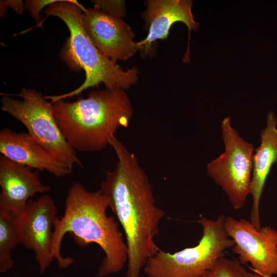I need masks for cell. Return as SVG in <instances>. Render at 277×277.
<instances>
[{
	"label": "cell",
	"mask_w": 277,
	"mask_h": 277,
	"mask_svg": "<svg viewBox=\"0 0 277 277\" xmlns=\"http://www.w3.org/2000/svg\"><path fill=\"white\" fill-rule=\"evenodd\" d=\"M117 161L100 190L109 199L126 236L127 277H140L147 260L160 249L154 239L165 213L155 205L152 188L135 155L114 135L109 141Z\"/></svg>",
	"instance_id": "obj_1"
},
{
	"label": "cell",
	"mask_w": 277,
	"mask_h": 277,
	"mask_svg": "<svg viewBox=\"0 0 277 277\" xmlns=\"http://www.w3.org/2000/svg\"><path fill=\"white\" fill-rule=\"evenodd\" d=\"M65 204L63 216L55 222L51 248L59 267L66 268L74 262L61 252L64 236L70 233L81 246L95 243L104 251L97 276L121 271L128 261L127 247L117 222L107 214L109 198L100 189L89 191L76 182L68 190Z\"/></svg>",
	"instance_id": "obj_2"
},
{
	"label": "cell",
	"mask_w": 277,
	"mask_h": 277,
	"mask_svg": "<svg viewBox=\"0 0 277 277\" xmlns=\"http://www.w3.org/2000/svg\"><path fill=\"white\" fill-rule=\"evenodd\" d=\"M53 114L66 141L75 151L96 152L109 145L133 114L130 100L120 88L91 91L86 98L52 103Z\"/></svg>",
	"instance_id": "obj_3"
},
{
	"label": "cell",
	"mask_w": 277,
	"mask_h": 277,
	"mask_svg": "<svg viewBox=\"0 0 277 277\" xmlns=\"http://www.w3.org/2000/svg\"><path fill=\"white\" fill-rule=\"evenodd\" d=\"M85 7L76 1L62 0L44 10L47 16L61 19L67 25L70 37L67 46V57L70 62L85 72L84 82L73 91L60 95L45 96L53 103L77 95L89 87L103 83L106 89L129 88L137 81L138 71L133 67L124 71L95 47L89 36L83 20Z\"/></svg>",
	"instance_id": "obj_4"
},
{
	"label": "cell",
	"mask_w": 277,
	"mask_h": 277,
	"mask_svg": "<svg viewBox=\"0 0 277 277\" xmlns=\"http://www.w3.org/2000/svg\"><path fill=\"white\" fill-rule=\"evenodd\" d=\"M225 216L197 221L202 235L197 245L169 253L161 250L149 258L143 268L148 277H203L234 243L225 228Z\"/></svg>",
	"instance_id": "obj_5"
},
{
	"label": "cell",
	"mask_w": 277,
	"mask_h": 277,
	"mask_svg": "<svg viewBox=\"0 0 277 277\" xmlns=\"http://www.w3.org/2000/svg\"><path fill=\"white\" fill-rule=\"evenodd\" d=\"M16 95L21 100L6 94L1 99V109L17 120L29 135L57 160L72 169L84 166L75 150L68 144L53 114L51 102L41 93L23 88Z\"/></svg>",
	"instance_id": "obj_6"
},
{
	"label": "cell",
	"mask_w": 277,
	"mask_h": 277,
	"mask_svg": "<svg viewBox=\"0 0 277 277\" xmlns=\"http://www.w3.org/2000/svg\"><path fill=\"white\" fill-rule=\"evenodd\" d=\"M225 150L207 165L206 174L226 193L233 208L245 205L250 194L254 149L232 126L230 117L221 124Z\"/></svg>",
	"instance_id": "obj_7"
},
{
	"label": "cell",
	"mask_w": 277,
	"mask_h": 277,
	"mask_svg": "<svg viewBox=\"0 0 277 277\" xmlns=\"http://www.w3.org/2000/svg\"><path fill=\"white\" fill-rule=\"evenodd\" d=\"M224 226L241 264H249L262 277L277 275V230L270 226L259 229L250 220L232 216L225 217Z\"/></svg>",
	"instance_id": "obj_8"
},
{
	"label": "cell",
	"mask_w": 277,
	"mask_h": 277,
	"mask_svg": "<svg viewBox=\"0 0 277 277\" xmlns=\"http://www.w3.org/2000/svg\"><path fill=\"white\" fill-rule=\"evenodd\" d=\"M57 213L52 196L44 194L35 200H30L17 217L20 244L33 251L41 273L54 260L51 248Z\"/></svg>",
	"instance_id": "obj_9"
},
{
	"label": "cell",
	"mask_w": 277,
	"mask_h": 277,
	"mask_svg": "<svg viewBox=\"0 0 277 277\" xmlns=\"http://www.w3.org/2000/svg\"><path fill=\"white\" fill-rule=\"evenodd\" d=\"M83 20L95 47L113 62L127 60L138 51L134 32L122 18L94 7L83 9Z\"/></svg>",
	"instance_id": "obj_10"
},
{
	"label": "cell",
	"mask_w": 277,
	"mask_h": 277,
	"mask_svg": "<svg viewBox=\"0 0 277 277\" xmlns=\"http://www.w3.org/2000/svg\"><path fill=\"white\" fill-rule=\"evenodd\" d=\"M143 16L148 27L147 37L137 43L138 50L146 54L150 51L152 44L157 39L167 38L172 25L177 22L184 23L188 29L189 38L184 62H189L190 32L196 31L199 23L193 19L191 12L192 2L190 0H148Z\"/></svg>",
	"instance_id": "obj_11"
},
{
	"label": "cell",
	"mask_w": 277,
	"mask_h": 277,
	"mask_svg": "<svg viewBox=\"0 0 277 277\" xmlns=\"http://www.w3.org/2000/svg\"><path fill=\"white\" fill-rule=\"evenodd\" d=\"M0 206L17 216L25 210L30 199L37 193L49 191L51 187L42 183L38 171L0 157Z\"/></svg>",
	"instance_id": "obj_12"
},
{
	"label": "cell",
	"mask_w": 277,
	"mask_h": 277,
	"mask_svg": "<svg viewBox=\"0 0 277 277\" xmlns=\"http://www.w3.org/2000/svg\"><path fill=\"white\" fill-rule=\"evenodd\" d=\"M0 152L9 160L31 169L47 171L60 177L72 169L54 157L28 133L17 132L8 127L0 131Z\"/></svg>",
	"instance_id": "obj_13"
},
{
	"label": "cell",
	"mask_w": 277,
	"mask_h": 277,
	"mask_svg": "<svg viewBox=\"0 0 277 277\" xmlns=\"http://www.w3.org/2000/svg\"><path fill=\"white\" fill-rule=\"evenodd\" d=\"M261 143L254 150L250 188L252 197L250 221L258 229L262 227L260 203L267 177L277 163V116L273 111L266 116V125L260 132Z\"/></svg>",
	"instance_id": "obj_14"
},
{
	"label": "cell",
	"mask_w": 277,
	"mask_h": 277,
	"mask_svg": "<svg viewBox=\"0 0 277 277\" xmlns=\"http://www.w3.org/2000/svg\"><path fill=\"white\" fill-rule=\"evenodd\" d=\"M17 216L0 206V272L4 273L13 266L12 251L20 244L16 224Z\"/></svg>",
	"instance_id": "obj_15"
},
{
	"label": "cell",
	"mask_w": 277,
	"mask_h": 277,
	"mask_svg": "<svg viewBox=\"0 0 277 277\" xmlns=\"http://www.w3.org/2000/svg\"><path fill=\"white\" fill-rule=\"evenodd\" d=\"M203 277H262L248 270L239 261L222 258Z\"/></svg>",
	"instance_id": "obj_16"
},
{
	"label": "cell",
	"mask_w": 277,
	"mask_h": 277,
	"mask_svg": "<svg viewBox=\"0 0 277 277\" xmlns=\"http://www.w3.org/2000/svg\"><path fill=\"white\" fill-rule=\"evenodd\" d=\"M94 7L106 13L122 18L126 14V3L124 1L96 0L91 1Z\"/></svg>",
	"instance_id": "obj_17"
},
{
	"label": "cell",
	"mask_w": 277,
	"mask_h": 277,
	"mask_svg": "<svg viewBox=\"0 0 277 277\" xmlns=\"http://www.w3.org/2000/svg\"><path fill=\"white\" fill-rule=\"evenodd\" d=\"M62 0H27L25 1V8L28 11L32 17L36 22L41 19L39 14L41 10L45 7Z\"/></svg>",
	"instance_id": "obj_18"
},
{
	"label": "cell",
	"mask_w": 277,
	"mask_h": 277,
	"mask_svg": "<svg viewBox=\"0 0 277 277\" xmlns=\"http://www.w3.org/2000/svg\"><path fill=\"white\" fill-rule=\"evenodd\" d=\"M8 7L12 8L16 13L21 14L24 11L25 6L22 1H1V16L6 12Z\"/></svg>",
	"instance_id": "obj_19"
},
{
	"label": "cell",
	"mask_w": 277,
	"mask_h": 277,
	"mask_svg": "<svg viewBox=\"0 0 277 277\" xmlns=\"http://www.w3.org/2000/svg\"><path fill=\"white\" fill-rule=\"evenodd\" d=\"M54 277H62V276H55Z\"/></svg>",
	"instance_id": "obj_20"
},
{
	"label": "cell",
	"mask_w": 277,
	"mask_h": 277,
	"mask_svg": "<svg viewBox=\"0 0 277 277\" xmlns=\"http://www.w3.org/2000/svg\"><path fill=\"white\" fill-rule=\"evenodd\" d=\"M264 277H267V276H264Z\"/></svg>",
	"instance_id": "obj_21"
}]
</instances>
